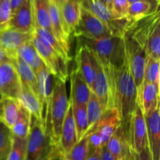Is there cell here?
<instances>
[{"label": "cell", "instance_id": "816d5d0a", "mask_svg": "<svg viewBox=\"0 0 160 160\" xmlns=\"http://www.w3.org/2000/svg\"><path fill=\"white\" fill-rule=\"evenodd\" d=\"M2 92V74H1V66H0V94Z\"/></svg>", "mask_w": 160, "mask_h": 160}, {"label": "cell", "instance_id": "ba28073f", "mask_svg": "<svg viewBox=\"0 0 160 160\" xmlns=\"http://www.w3.org/2000/svg\"><path fill=\"white\" fill-rule=\"evenodd\" d=\"M128 124L127 128L128 146L134 152H141L148 146V143L145 115L138 104L130 117Z\"/></svg>", "mask_w": 160, "mask_h": 160}, {"label": "cell", "instance_id": "1f68e13d", "mask_svg": "<svg viewBox=\"0 0 160 160\" xmlns=\"http://www.w3.org/2000/svg\"><path fill=\"white\" fill-rule=\"evenodd\" d=\"M86 112H87L88 124V131H89L99 121L103 114L101 104L98 98L92 92L91 93L88 101L86 104Z\"/></svg>", "mask_w": 160, "mask_h": 160}, {"label": "cell", "instance_id": "7a4b0ae2", "mask_svg": "<svg viewBox=\"0 0 160 160\" xmlns=\"http://www.w3.org/2000/svg\"><path fill=\"white\" fill-rule=\"evenodd\" d=\"M138 92L129 63L126 60L118 70L116 77L114 104L121 117V124L126 126L138 104Z\"/></svg>", "mask_w": 160, "mask_h": 160}, {"label": "cell", "instance_id": "4fadbf2b", "mask_svg": "<svg viewBox=\"0 0 160 160\" xmlns=\"http://www.w3.org/2000/svg\"><path fill=\"white\" fill-rule=\"evenodd\" d=\"M6 29L32 34L34 30L31 0H23L20 7L12 14Z\"/></svg>", "mask_w": 160, "mask_h": 160}, {"label": "cell", "instance_id": "7bdbcfd3", "mask_svg": "<svg viewBox=\"0 0 160 160\" xmlns=\"http://www.w3.org/2000/svg\"><path fill=\"white\" fill-rule=\"evenodd\" d=\"M100 160H117L115 157L112 156L110 153L106 149V146H102L101 151V156H100Z\"/></svg>", "mask_w": 160, "mask_h": 160}, {"label": "cell", "instance_id": "60d3db41", "mask_svg": "<svg viewBox=\"0 0 160 160\" xmlns=\"http://www.w3.org/2000/svg\"><path fill=\"white\" fill-rule=\"evenodd\" d=\"M133 155H134V160H153L148 146H147L145 149L139 153H135L133 152Z\"/></svg>", "mask_w": 160, "mask_h": 160}, {"label": "cell", "instance_id": "44dd1931", "mask_svg": "<svg viewBox=\"0 0 160 160\" xmlns=\"http://www.w3.org/2000/svg\"><path fill=\"white\" fill-rule=\"evenodd\" d=\"M159 86L155 84H143L138 105L146 116L159 107Z\"/></svg>", "mask_w": 160, "mask_h": 160}, {"label": "cell", "instance_id": "e575fe53", "mask_svg": "<svg viewBox=\"0 0 160 160\" xmlns=\"http://www.w3.org/2000/svg\"><path fill=\"white\" fill-rule=\"evenodd\" d=\"M143 84H155L159 86V59L148 56L144 72Z\"/></svg>", "mask_w": 160, "mask_h": 160}, {"label": "cell", "instance_id": "6f0895ef", "mask_svg": "<svg viewBox=\"0 0 160 160\" xmlns=\"http://www.w3.org/2000/svg\"><path fill=\"white\" fill-rule=\"evenodd\" d=\"M62 160H67V159H62Z\"/></svg>", "mask_w": 160, "mask_h": 160}, {"label": "cell", "instance_id": "b9f144b4", "mask_svg": "<svg viewBox=\"0 0 160 160\" xmlns=\"http://www.w3.org/2000/svg\"><path fill=\"white\" fill-rule=\"evenodd\" d=\"M102 148H97L93 150L89 151L88 156L87 160H100V156H101Z\"/></svg>", "mask_w": 160, "mask_h": 160}, {"label": "cell", "instance_id": "9c48e42d", "mask_svg": "<svg viewBox=\"0 0 160 160\" xmlns=\"http://www.w3.org/2000/svg\"><path fill=\"white\" fill-rule=\"evenodd\" d=\"M83 7L90 11L101 20L109 29L113 35L123 36L128 27V19H117L112 12L104 6L99 0H80Z\"/></svg>", "mask_w": 160, "mask_h": 160}, {"label": "cell", "instance_id": "836d02e7", "mask_svg": "<svg viewBox=\"0 0 160 160\" xmlns=\"http://www.w3.org/2000/svg\"><path fill=\"white\" fill-rule=\"evenodd\" d=\"M30 121H31V115L21 106L19 119L10 129L12 135L19 138L27 139L30 130Z\"/></svg>", "mask_w": 160, "mask_h": 160}, {"label": "cell", "instance_id": "5bb4252c", "mask_svg": "<svg viewBox=\"0 0 160 160\" xmlns=\"http://www.w3.org/2000/svg\"><path fill=\"white\" fill-rule=\"evenodd\" d=\"M32 34L4 29L0 31V47L7 54L10 60L17 56L19 48L31 40Z\"/></svg>", "mask_w": 160, "mask_h": 160}, {"label": "cell", "instance_id": "f546056e", "mask_svg": "<svg viewBox=\"0 0 160 160\" xmlns=\"http://www.w3.org/2000/svg\"><path fill=\"white\" fill-rule=\"evenodd\" d=\"M159 6L148 2H135L129 5L128 19L131 21H138L159 10Z\"/></svg>", "mask_w": 160, "mask_h": 160}, {"label": "cell", "instance_id": "7dc6e473", "mask_svg": "<svg viewBox=\"0 0 160 160\" xmlns=\"http://www.w3.org/2000/svg\"><path fill=\"white\" fill-rule=\"evenodd\" d=\"M103 5H104L106 7H107L109 10L111 11V9H112V0H99Z\"/></svg>", "mask_w": 160, "mask_h": 160}, {"label": "cell", "instance_id": "c3c4849f", "mask_svg": "<svg viewBox=\"0 0 160 160\" xmlns=\"http://www.w3.org/2000/svg\"><path fill=\"white\" fill-rule=\"evenodd\" d=\"M126 160H134V155H133V152L130 149V148H128V151H127Z\"/></svg>", "mask_w": 160, "mask_h": 160}, {"label": "cell", "instance_id": "681fc988", "mask_svg": "<svg viewBox=\"0 0 160 160\" xmlns=\"http://www.w3.org/2000/svg\"><path fill=\"white\" fill-rule=\"evenodd\" d=\"M55 158H53L52 156H51V154H50V151H49L47 154L44 155L43 156H42L40 159H38V160H53Z\"/></svg>", "mask_w": 160, "mask_h": 160}, {"label": "cell", "instance_id": "277c9868", "mask_svg": "<svg viewBox=\"0 0 160 160\" xmlns=\"http://www.w3.org/2000/svg\"><path fill=\"white\" fill-rule=\"evenodd\" d=\"M123 38L124 41L126 56L129 63L131 75L134 78L137 88L138 98L143 85L144 72H145V63L148 58L146 48L138 42L126 31L123 33Z\"/></svg>", "mask_w": 160, "mask_h": 160}, {"label": "cell", "instance_id": "4dcf8cb0", "mask_svg": "<svg viewBox=\"0 0 160 160\" xmlns=\"http://www.w3.org/2000/svg\"><path fill=\"white\" fill-rule=\"evenodd\" d=\"M70 105H71L72 110H73V120H74L77 138H78V142L85 136L86 133L88 130L86 106L72 105L71 103H70Z\"/></svg>", "mask_w": 160, "mask_h": 160}, {"label": "cell", "instance_id": "f1b7e54d", "mask_svg": "<svg viewBox=\"0 0 160 160\" xmlns=\"http://www.w3.org/2000/svg\"><path fill=\"white\" fill-rule=\"evenodd\" d=\"M17 55L31 67L35 73L42 69L46 68L32 44L31 38L19 48Z\"/></svg>", "mask_w": 160, "mask_h": 160}, {"label": "cell", "instance_id": "ab89813d", "mask_svg": "<svg viewBox=\"0 0 160 160\" xmlns=\"http://www.w3.org/2000/svg\"><path fill=\"white\" fill-rule=\"evenodd\" d=\"M12 16L9 0H0V31L6 29Z\"/></svg>", "mask_w": 160, "mask_h": 160}, {"label": "cell", "instance_id": "603a6c76", "mask_svg": "<svg viewBox=\"0 0 160 160\" xmlns=\"http://www.w3.org/2000/svg\"><path fill=\"white\" fill-rule=\"evenodd\" d=\"M11 62L13 64L17 70L21 85L28 88L38 97L37 77L34 70L18 55H17V56L11 60Z\"/></svg>", "mask_w": 160, "mask_h": 160}, {"label": "cell", "instance_id": "4316f807", "mask_svg": "<svg viewBox=\"0 0 160 160\" xmlns=\"http://www.w3.org/2000/svg\"><path fill=\"white\" fill-rule=\"evenodd\" d=\"M146 52L148 56L159 59L160 56V19L159 14L150 25L146 37Z\"/></svg>", "mask_w": 160, "mask_h": 160}, {"label": "cell", "instance_id": "3957f363", "mask_svg": "<svg viewBox=\"0 0 160 160\" xmlns=\"http://www.w3.org/2000/svg\"><path fill=\"white\" fill-rule=\"evenodd\" d=\"M70 106L67 95L66 81L56 79L53 84L49 115V134L51 150L59 152V142L62 123Z\"/></svg>", "mask_w": 160, "mask_h": 160}, {"label": "cell", "instance_id": "52a82bcc", "mask_svg": "<svg viewBox=\"0 0 160 160\" xmlns=\"http://www.w3.org/2000/svg\"><path fill=\"white\" fill-rule=\"evenodd\" d=\"M73 34L78 38H82L92 40L106 38L113 35L111 30L101 20L82 6L79 22Z\"/></svg>", "mask_w": 160, "mask_h": 160}, {"label": "cell", "instance_id": "bcb514c9", "mask_svg": "<svg viewBox=\"0 0 160 160\" xmlns=\"http://www.w3.org/2000/svg\"><path fill=\"white\" fill-rule=\"evenodd\" d=\"M128 2L131 4V3L135 2H148L152 3L153 5H156V6H159V0H128Z\"/></svg>", "mask_w": 160, "mask_h": 160}, {"label": "cell", "instance_id": "7c38bea8", "mask_svg": "<svg viewBox=\"0 0 160 160\" xmlns=\"http://www.w3.org/2000/svg\"><path fill=\"white\" fill-rule=\"evenodd\" d=\"M121 117L118 109L116 107L111 108L105 112H103L99 121L88 132H96L101 138L103 145H106L115 131L121 125ZM85 134V135H86Z\"/></svg>", "mask_w": 160, "mask_h": 160}, {"label": "cell", "instance_id": "f35d334b", "mask_svg": "<svg viewBox=\"0 0 160 160\" xmlns=\"http://www.w3.org/2000/svg\"><path fill=\"white\" fill-rule=\"evenodd\" d=\"M130 3L128 0H112V15L117 19H128V12Z\"/></svg>", "mask_w": 160, "mask_h": 160}, {"label": "cell", "instance_id": "f5cc1de1", "mask_svg": "<svg viewBox=\"0 0 160 160\" xmlns=\"http://www.w3.org/2000/svg\"><path fill=\"white\" fill-rule=\"evenodd\" d=\"M117 160H126V156H122V157L119 158V159H117Z\"/></svg>", "mask_w": 160, "mask_h": 160}, {"label": "cell", "instance_id": "cb8c5ba5", "mask_svg": "<svg viewBox=\"0 0 160 160\" xmlns=\"http://www.w3.org/2000/svg\"><path fill=\"white\" fill-rule=\"evenodd\" d=\"M106 149L113 157L118 159L122 156H126L128 148L127 128L125 125L121 124L109 138L106 145Z\"/></svg>", "mask_w": 160, "mask_h": 160}, {"label": "cell", "instance_id": "30bf717a", "mask_svg": "<svg viewBox=\"0 0 160 160\" xmlns=\"http://www.w3.org/2000/svg\"><path fill=\"white\" fill-rule=\"evenodd\" d=\"M35 74L38 81V98L41 103V107H42V121L48 134L50 107H51L52 96L53 77L46 68L39 70Z\"/></svg>", "mask_w": 160, "mask_h": 160}, {"label": "cell", "instance_id": "f907efd6", "mask_svg": "<svg viewBox=\"0 0 160 160\" xmlns=\"http://www.w3.org/2000/svg\"><path fill=\"white\" fill-rule=\"evenodd\" d=\"M67 1H68V0H55V2L57 5L58 7H60L62 5H63L64 3L67 2Z\"/></svg>", "mask_w": 160, "mask_h": 160}, {"label": "cell", "instance_id": "d6986e66", "mask_svg": "<svg viewBox=\"0 0 160 160\" xmlns=\"http://www.w3.org/2000/svg\"><path fill=\"white\" fill-rule=\"evenodd\" d=\"M77 67L75 70L81 75L92 91V84L95 78L93 59L90 50L84 45H80L75 56Z\"/></svg>", "mask_w": 160, "mask_h": 160}, {"label": "cell", "instance_id": "2e32d148", "mask_svg": "<svg viewBox=\"0 0 160 160\" xmlns=\"http://www.w3.org/2000/svg\"><path fill=\"white\" fill-rule=\"evenodd\" d=\"M2 74V92L5 97L17 98L21 91V82L12 62L0 64Z\"/></svg>", "mask_w": 160, "mask_h": 160}, {"label": "cell", "instance_id": "8fae6325", "mask_svg": "<svg viewBox=\"0 0 160 160\" xmlns=\"http://www.w3.org/2000/svg\"><path fill=\"white\" fill-rule=\"evenodd\" d=\"M91 53L92 55L94 70H95V78H94V82L92 84V92L98 98L102 108L103 112H105L108 109L115 107V106H114L113 100L111 95L109 83H108L107 78H106L102 67L95 55L92 52Z\"/></svg>", "mask_w": 160, "mask_h": 160}, {"label": "cell", "instance_id": "484cf974", "mask_svg": "<svg viewBox=\"0 0 160 160\" xmlns=\"http://www.w3.org/2000/svg\"><path fill=\"white\" fill-rule=\"evenodd\" d=\"M17 99L20 102V105L29 112L30 115L43 123L40 101H39L38 97L34 92H31L28 88L22 86L21 91Z\"/></svg>", "mask_w": 160, "mask_h": 160}, {"label": "cell", "instance_id": "f6af8a7d", "mask_svg": "<svg viewBox=\"0 0 160 160\" xmlns=\"http://www.w3.org/2000/svg\"><path fill=\"white\" fill-rule=\"evenodd\" d=\"M5 62H11L10 59L7 56L4 50L0 47V64L5 63Z\"/></svg>", "mask_w": 160, "mask_h": 160}, {"label": "cell", "instance_id": "ac0fdd59", "mask_svg": "<svg viewBox=\"0 0 160 160\" xmlns=\"http://www.w3.org/2000/svg\"><path fill=\"white\" fill-rule=\"evenodd\" d=\"M147 136L150 152L153 160H160V117L159 107L145 116Z\"/></svg>", "mask_w": 160, "mask_h": 160}, {"label": "cell", "instance_id": "11a10c76", "mask_svg": "<svg viewBox=\"0 0 160 160\" xmlns=\"http://www.w3.org/2000/svg\"><path fill=\"white\" fill-rule=\"evenodd\" d=\"M3 97H4V96H3V95H2V94H0V102L2 101V98H3Z\"/></svg>", "mask_w": 160, "mask_h": 160}, {"label": "cell", "instance_id": "83f0119b", "mask_svg": "<svg viewBox=\"0 0 160 160\" xmlns=\"http://www.w3.org/2000/svg\"><path fill=\"white\" fill-rule=\"evenodd\" d=\"M31 5L34 26L40 27L52 32L48 0H31Z\"/></svg>", "mask_w": 160, "mask_h": 160}, {"label": "cell", "instance_id": "db71d44e", "mask_svg": "<svg viewBox=\"0 0 160 160\" xmlns=\"http://www.w3.org/2000/svg\"><path fill=\"white\" fill-rule=\"evenodd\" d=\"M53 160H62V157H59H59H56Z\"/></svg>", "mask_w": 160, "mask_h": 160}, {"label": "cell", "instance_id": "ee69618b", "mask_svg": "<svg viewBox=\"0 0 160 160\" xmlns=\"http://www.w3.org/2000/svg\"><path fill=\"white\" fill-rule=\"evenodd\" d=\"M23 0H9V2H10V7H11V11H12V14L20 7V5L22 4Z\"/></svg>", "mask_w": 160, "mask_h": 160}, {"label": "cell", "instance_id": "5b68a950", "mask_svg": "<svg viewBox=\"0 0 160 160\" xmlns=\"http://www.w3.org/2000/svg\"><path fill=\"white\" fill-rule=\"evenodd\" d=\"M31 42L44 65L52 76L55 78V79L67 81L69 75L67 68L68 62H65L56 51L34 31L32 33Z\"/></svg>", "mask_w": 160, "mask_h": 160}, {"label": "cell", "instance_id": "d6a6232c", "mask_svg": "<svg viewBox=\"0 0 160 160\" xmlns=\"http://www.w3.org/2000/svg\"><path fill=\"white\" fill-rule=\"evenodd\" d=\"M34 31L39 37H41L43 40H45L65 62H68L70 61V55L66 52V51L63 49L62 45L59 43V42L56 40V38L53 36L52 33L50 32L48 30L44 29V28H42L38 26H34Z\"/></svg>", "mask_w": 160, "mask_h": 160}, {"label": "cell", "instance_id": "74e56055", "mask_svg": "<svg viewBox=\"0 0 160 160\" xmlns=\"http://www.w3.org/2000/svg\"><path fill=\"white\" fill-rule=\"evenodd\" d=\"M12 133L0 122V160H6L11 148Z\"/></svg>", "mask_w": 160, "mask_h": 160}, {"label": "cell", "instance_id": "d590c367", "mask_svg": "<svg viewBox=\"0 0 160 160\" xmlns=\"http://www.w3.org/2000/svg\"><path fill=\"white\" fill-rule=\"evenodd\" d=\"M88 154V135H85L77 142L76 145L63 159L67 160H87Z\"/></svg>", "mask_w": 160, "mask_h": 160}, {"label": "cell", "instance_id": "7402d4cb", "mask_svg": "<svg viewBox=\"0 0 160 160\" xmlns=\"http://www.w3.org/2000/svg\"><path fill=\"white\" fill-rule=\"evenodd\" d=\"M20 109L18 99L4 96L0 102V122L10 130L19 119Z\"/></svg>", "mask_w": 160, "mask_h": 160}, {"label": "cell", "instance_id": "ffe728a7", "mask_svg": "<svg viewBox=\"0 0 160 160\" xmlns=\"http://www.w3.org/2000/svg\"><path fill=\"white\" fill-rule=\"evenodd\" d=\"M70 77V98L69 99L72 105L86 106L89 99L92 91L81 75L73 70Z\"/></svg>", "mask_w": 160, "mask_h": 160}, {"label": "cell", "instance_id": "680465c9", "mask_svg": "<svg viewBox=\"0 0 160 160\" xmlns=\"http://www.w3.org/2000/svg\"><path fill=\"white\" fill-rule=\"evenodd\" d=\"M159 1H160V0H159Z\"/></svg>", "mask_w": 160, "mask_h": 160}, {"label": "cell", "instance_id": "9a60e30c", "mask_svg": "<svg viewBox=\"0 0 160 160\" xmlns=\"http://www.w3.org/2000/svg\"><path fill=\"white\" fill-rule=\"evenodd\" d=\"M77 142H78V138H77L76 128L73 120V110L70 103L67 115L62 123L60 138H59V148H58L59 155L62 159L70 152Z\"/></svg>", "mask_w": 160, "mask_h": 160}, {"label": "cell", "instance_id": "9f6ffc18", "mask_svg": "<svg viewBox=\"0 0 160 160\" xmlns=\"http://www.w3.org/2000/svg\"><path fill=\"white\" fill-rule=\"evenodd\" d=\"M48 1H52V2H55V0H48Z\"/></svg>", "mask_w": 160, "mask_h": 160}, {"label": "cell", "instance_id": "8d00e7d4", "mask_svg": "<svg viewBox=\"0 0 160 160\" xmlns=\"http://www.w3.org/2000/svg\"><path fill=\"white\" fill-rule=\"evenodd\" d=\"M27 139L12 135L11 148L6 160H26Z\"/></svg>", "mask_w": 160, "mask_h": 160}, {"label": "cell", "instance_id": "8992f818", "mask_svg": "<svg viewBox=\"0 0 160 160\" xmlns=\"http://www.w3.org/2000/svg\"><path fill=\"white\" fill-rule=\"evenodd\" d=\"M51 149L50 137L43 123L31 116L30 130L27 138L26 160H38Z\"/></svg>", "mask_w": 160, "mask_h": 160}, {"label": "cell", "instance_id": "d4e9b609", "mask_svg": "<svg viewBox=\"0 0 160 160\" xmlns=\"http://www.w3.org/2000/svg\"><path fill=\"white\" fill-rule=\"evenodd\" d=\"M81 8L80 0H68L59 7L64 24L70 34H72L78 26L81 16Z\"/></svg>", "mask_w": 160, "mask_h": 160}, {"label": "cell", "instance_id": "e0dca14e", "mask_svg": "<svg viewBox=\"0 0 160 160\" xmlns=\"http://www.w3.org/2000/svg\"><path fill=\"white\" fill-rule=\"evenodd\" d=\"M51 29L53 36L62 45L66 52L70 55V34L63 23L60 11L55 2L48 1Z\"/></svg>", "mask_w": 160, "mask_h": 160}, {"label": "cell", "instance_id": "6da1fadb", "mask_svg": "<svg viewBox=\"0 0 160 160\" xmlns=\"http://www.w3.org/2000/svg\"><path fill=\"white\" fill-rule=\"evenodd\" d=\"M78 39L81 45L87 47L95 55L102 67L114 102L117 73L126 60V52L123 36L112 35L98 40L82 38H78Z\"/></svg>", "mask_w": 160, "mask_h": 160}]
</instances>
